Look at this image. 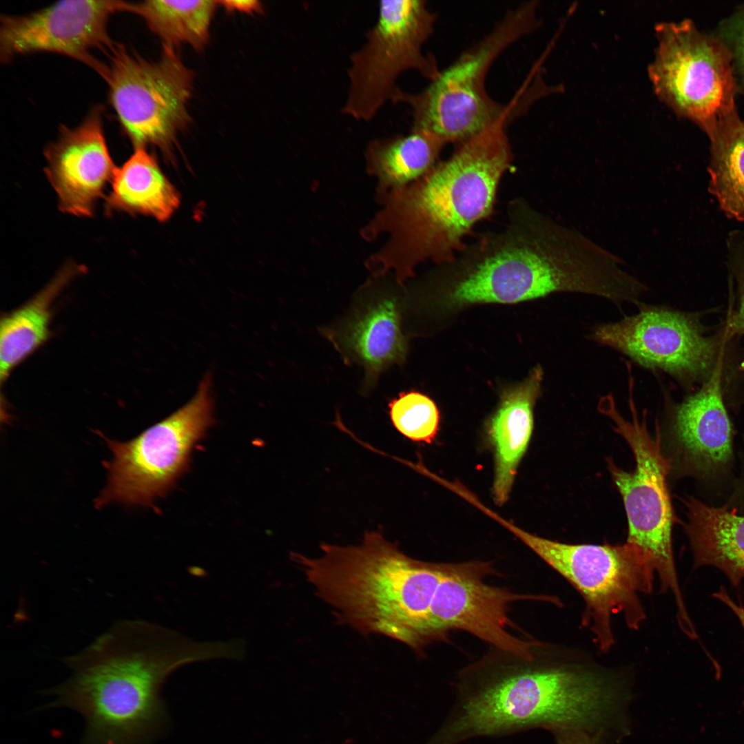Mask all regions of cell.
Returning <instances> with one entry per match:
<instances>
[{
  "mask_svg": "<svg viewBox=\"0 0 744 744\" xmlns=\"http://www.w3.org/2000/svg\"><path fill=\"white\" fill-rule=\"evenodd\" d=\"M721 363L700 390L678 404L670 426L674 460L684 474H722L733 457V430L723 401Z\"/></svg>",
  "mask_w": 744,
  "mask_h": 744,
  "instance_id": "cell-17",
  "label": "cell"
},
{
  "mask_svg": "<svg viewBox=\"0 0 744 744\" xmlns=\"http://www.w3.org/2000/svg\"><path fill=\"white\" fill-rule=\"evenodd\" d=\"M446 145L431 133L413 129L406 134L376 138L366 147V167L378 179L383 195L428 173L438 163Z\"/></svg>",
  "mask_w": 744,
  "mask_h": 744,
  "instance_id": "cell-23",
  "label": "cell"
},
{
  "mask_svg": "<svg viewBox=\"0 0 744 744\" xmlns=\"http://www.w3.org/2000/svg\"><path fill=\"white\" fill-rule=\"evenodd\" d=\"M338 335L341 349L363 366L367 385H373L385 369L405 358L406 342L399 302L391 293L369 302Z\"/></svg>",
  "mask_w": 744,
  "mask_h": 744,
  "instance_id": "cell-19",
  "label": "cell"
},
{
  "mask_svg": "<svg viewBox=\"0 0 744 744\" xmlns=\"http://www.w3.org/2000/svg\"><path fill=\"white\" fill-rule=\"evenodd\" d=\"M505 527L579 591L586 603L583 623L601 650L614 643L612 614H623L629 628H639L645 616L639 595L651 592L654 570L637 547L565 544L510 521Z\"/></svg>",
  "mask_w": 744,
  "mask_h": 744,
  "instance_id": "cell-8",
  "label": "cell"
},
{
  "mask_svg": "<svg viewBox=\"0 0 744 744\" xmlns=\"http://www.w3.org/2000/svg\"><path fill=\"white\" fill-rule=\"evenodd\" d=\"M648 74L657 96L710 135L736 114L730 50L689 20L663 22Z\"/></svg>",
  "mask_w": 744,
  "mask_h": 744,
  "instance_id": "cell-11",
  "label": "cell"
},
{
  "mask_svg": "<svg viewBox=\"0 0 744 744\" xmlns=\"http://www.w3.org/2000/svg\"><path fill=\"white\" fill-rule=\"evenodd\" d=\"M623 261L526 200H513L502 229L466 245L438 266L448 273L451 303L512 304L557 292L623 302L632 287Z\"/></svg>",
  "mask_w": 744,
  "mask_h": 744,
  "instance_id": "cell-1",
  "label": "cell"
},
{
  "mask_svg": "<svg viewBox=\"0 0 744 744\" xmlns=\"http://www.w3.org/2000/svg\"><path fill=\"white\" fill-rule=\"evenodd\" d=\"M85 269L70 263L36 296L5 314L0 323V378L3 383L11 371L49 338L53 302L61 292Z\"/></svg>",
  "mask_w": 744,
  "mask_h": 744,
  "instance_id": "cell-21",
  "label": "cell"
},
{
  "mask_svg": "<svg viewBox=\"0 0 744 744\" xmlns=\"http://www.w3.org/2000/svg\"><path fill=\"white\" fill-rule=\"evenodd\" d=\"M212 379L206 373L190 401L132 440L105 438L113 459L105 464L107 486L97 507L111 502L151 504L188 468L194 446L214 422Z\"/></svg>",
  "mask_w": 744,
  "mask_h": 744,
  "instance_id": "cell-10",
  "label": "cell"
},
{
  "mask_svg": "<svg viewBox=\"0 0 744 744\" xmlns=\"http://www.w3.org/2000/svg\"><path fill=\"white\" fill-rule=\"evenodd\" d=\"M543 375L538 365L522 382L504 391L488 423L487 437L495 462L492 495L498 506L508 500L519 465L528 447Z\"/></svg>",
  "mask_w": 744,
  "mask_h": 744,
  "instance_id": "cell-18",
  "label": "cell"
},
{
  "mask_svg": "<svg viewBox=\"0 0 744 744\" xmlns=\"http://www.w3.org/2000/svg\"><path fill=\"white\" fill-rule=\"evenodd\" d=\"M393 427L415 442L431 444L439 431L440 413L435 402L415 390L402 391L388 404Z\"/></svg>",
  "mask_w": 744,
  "mask_h": 744,
  "instance_id": "cell-26",
  "label": "cell"
},
{
  "mask_svg": "<svg viewBox=\"0 0 744 744\" xmlns=\"http://www.w3.org/2000/svg\"><path fill=\"white\" fill-rule=\"evenodd\" d=\"M436 16L423 0L379 2L375 21L363 44L349 56L348 88L341 113L356 121H373L402 88L398 79L415 71L429 81L440 70L424 46L433 33Z\"/></svg>",
  "mask_w": 744,
  "mask_h": 744,
  "instance_id": "cell-9",
  "label": "cell"
},
{
  "mask_svg": "<svg viewBox=\"0 0 744 744\" xmlns=\"http://www.w3.org/2000/svg\"><path fill=\"white\" fill-rule=\"evenodd\" d=\"M44 156L45 172L56 193L59 209L76 216H92L117 168L106 143L101 107H94L75 127H62Z\"/></svg>",
  "mask_w": 744,
  "mask_h": 744,
  "instance_id": "cell-16",
  "label": "cell"
},
{
  "mask_svg": "<svg viewBox=\"0 0 744 744\" xmlns=\"http://www.w3.org/2000/svg\"><path fill=\"white\" fill-rule=\"evenodd\" d=\"M712 597L721 601L734 613L744 631V607L736 603L723 586L718 591L714 592Z\"/></svg>",
  "mask_w": 744,
  "mask_h": 744,
  "instance_id": "cell-31",
  "label": "cell"
},
{
  "mask_svg": "<svg viewBox=\"0 0 744 744\" xmlns=\"http://www.w3.org/2000/svg\"><path fill=\"white\" fill-rule=\"evenodd\" d=\"M227 11H238L245 13L258 12L262 10V5L258 1H217Z\"/></svg>",
  "mask_w": 744,
  "mask_h": 744,
  "instance_id": "cell-30",
  "label": "cell"
},
{
  "mask_svg": "<svg viewBox=\"0 0 744 744\" xmlns=\"http://www.w3.org/2000/svg\"><path fill=\"white\" fill-rule=\"evenodd\" d=\"M233 652L229 640L198 641L158 623L121 620L62 659L71 676L51 694L55 705L84 717L85 744H142L165 722L160 690L169 675Z\"/></svg>",
  "mask_w": 744,
  "mask_h": 744,
  "instance_id": "cell-2",
  "label": "cell"
},
{
  "mask_svg": "<svg viewBox=\"0 0 744 744\" xmlns=\"http://www.w3.org/2000/svg\"><path fill=\"white\" fill-rule=\"evenodd\" d=\"M556 744H610L586 733L577 731H561L555 733Z\"/></svg>",
  "mask_w": 744,
  "mask_h": 744,
  "instance_id": "cell-29",
  "label": "cell"
},
{
  "mask_svg": "<svg viewBox=\"0 0 744 744\" xmlns=\"http://www.w3.org/2000/svg\"><path fill=\"white\" fill-rule=\"evenodd\" d=\"M732 34L733 55L742 73L744 74V10L732 23L730 30Z\"/></svg>",
  "mask_w": 744,
  "mask_h": 744,
  "instance_id": "cell-28",
  "label": "cell"
},
{
  "mask_svg": "<svg viewBox=\"0 0 744 744\" xmlns=\"http://www.w3.org/2000/svg\"><path fill=\"white\" fill-rule=\"evenodd\" d=\"M708 137L710 194L727 216L744 221V121L735 114Z\"/></svg>",
  "mask_w": 744,
  "mask_h": 744,
  "instance_id": "cell-24",
  "label": "cell"
},
{
  "mask_svg": "<svg viewBox=\"0 0 744 744\" xmlns=\"http://www.w3.org/2000/svg\"><path fill=\"white\" fill-rule=\"evenodd\" d=\"M218 6L214 1H144L132 3L131 12L141 17L163 45L187 43L202 50L209 39Z\"/></svg>",
  "mask_w": 744,
  "mask_h": 744,
  "instance_id": "cell-25",
  "label": "cell"
},
{
  "mask_svg": "<svg viewBox=\"0 0 744 744\" xmlns=\"http://www.w3.org/2000/svg\"><path fill=\"white\" fill-rule=\"evenodd\" d=\"M510 121L504 118L486 127L418 180L382 195L383 207L365 231L370 238L387 235L369 260L374 273L392 271L402 285L419 265H442L463 250L474 227L491 215L513 162Z\"/></svg>",
  "mask_w": 744,
  "mask_h": 744,
  "instance_id": "cell-3",
  "label": "cell"
},
{
  "mask_svg": "<svg viewBox=\"0 0 744 744\" xmlns=\"http://www.w3.org/2000/svg\"><path fill=\"white\" fill-rule=\"evenodd\" d=\"M730 335L705 336L692 315L643 306L634 316L596 327L591 336L643 367L690 383L711 376L721 363L723 338Z\"/></svg>",
  "mask_w": 744,
  "mask_h": 744,
  "instance_id": "cell-13",
  "label": "cell"
},
{
  "mask_svg": "<svg viewBox=\"0 0 744 744\" xmlns=\"http://www.w3.org/2000/svg\"><path fill=\"white\" fill-rule=\"evenodd\" d=\"M104 79L122 129L136 148L167 151L187 127L193 72L173 47L163 45L157 61H148L121 44L108 52Z\"/></svg>",
  "mask_w": 744,
  "mask_h": 744,
  "instance_id": "cell-12",
  "label": "cell"
},
{
  "mask_svg": "<svg viewBox=\"0 0 744 744\" xmlns=\"http://www.w3.org/2000/svg\"><path fill=\"white\" fill-rule=\"evenodd\" d=\"M132 3L123 1L68 0L21 15L1 17L0 59L34 52L64 55L91 67L103 78L107 65L92 54L109 52L114 45L107 32L110 17L131 12Z\"/></svg>",
  "mask_w": 744,
  "mask_h": 744,
  "instance_id": "cell-14",
  "label": "cell"
},
{
  "mask_svg": "<svg viewBox=\"0 0 744 744\" xmlns=\"http://www.w3.org/2000/svg\"><path fill=\"white\" fill-rule=\"evenodd\" d=\"M629 696L604 673L570 665H526L488 681L464 700L443 744L526 727L608 738L624 724Z\"/></svg>",
  "mask_w": 744,
  "mask_h": 744,
  "instance_id": "cell-5",
  "label": "cell"
},
{
  "mask_svg": "<svg viewBox=\"0 0 744 744\" xmlns=\"http://www.w3.org/2000/svg\"><path fill=\"white\" fill-rule=\"evenodd\" d=\"M684 504L688 517L684 528L693 552L694 567H715L732 586L738 588L744 579V516L692 497Z\"/></svg>",
  "mask_w": 744,
  "mask_h": 744,
  "instance_id": "cell-20",
  "label": "cell"
},
{
  "mask_svg": "<svg viewBox=\"0 0 744 744\" xmlns=\"http://www.w3.org/2000/svg\"><path fill=\"white\" fill-rule=\"evenodd\" d=\"M485 563L444 564L431 607L432 629L438 635L451 629L468 632L497 649L532 661L535 644L506 630L509 605L535 597L519 595L485 583Z\"/></svg>",
  "mask_w": 744,
  "mask_h": 744,
  "instance_id": "cell-15",
  "label": "cell"
},
{
  "mask_svg": "<svg viewBox=\"0 0 744 744\" xmlns=\"http://www.w3.org/2000/svg\"><path fill=\"white\" fill-rule=\"evenodd\" d=\"M320 548L318 557H291L340 623L415 650L436 637L430 612L444 564L409 557L380 530L366 531L358 545Z\"/></svg>",
  "mask_w": 744,
  "mask_h": 744,
  "instance_id": "cell-4",
  "label": "cell"
},
{
  "mask_svg": "<svg viewBox=\"0 0 744 744\" xmlns=\"http://www.w3.org/2000/svg\"><path fill=\"white\" fill-rule=\"evenodd\" d=\"M633 380H629L631 419L626 420L616 409L611 395L602 397L600 411L613 422L614 430L629 444L635 468L627 472L608 460V470L623 501L628 521L626 542L637 547L659 575L661 590L674 597L679 616L688 613L678 580L672 539L675 521L667 484L671 460L662 451L657 425L654 437L650 434L646 413L640 418L632 395Z\"/></svg>",
  "mask_w": 744,
  "mask_h": 744,
  "instance_id": "cell-7",
  "label": "cell"
},
{
  "mask_svg": "<svg viewBox=\"0 0 744 744\" xmlns=\"http://www.w3.org/2000/svg\"><path fill=\"white\" fill-rule=\"evenodd\" d=\"M727 258L737 285L738 309L731 318L729 329L732 334L744 333V233L732 232L727 240Z\"/></svg>",
  "mask_w": 744,
  "mask_h": 744,
  "instance_id": "cell-27",
  "label": "cell"
},
{
  "mask_svg": "<svg viewBox=\"0 0 744 744\" xmlns=\"http://www.w3.org/2000/svg\"><path fill=\"white\" fill-rule=\"evenodd\" d=\"M111 184L112 190L105 198L107 214L125 212L164 222L180 205L176 189L145 148H136L121 167L116 168Z\"/></svg>",
  "mask_w": 744,
  "mask_h": 744,
  "instance_id": "cell-22",
  "label": "cell"
},
{
  "mask_svg": "<svg viewBox=\"0 0 744 744\" xmlns=\"http://www.w3.org/2000/svg\"><path fill=\"white\" fill-rule=\"evenodd\" d=\"M536 1L508 10L477 43L440 71L423 90H402L395 104L410 110L411 129L431 133L446 145H457L504 118L524 112L531 94L522 89L507 104L492 99L486 87L491 66L508 48L539 26Z\"/></svg>",
  "mask_w": 744,
  "mask_h": 744,
  "instance_id": "cell-6",
  "label": "cell"
}]
</instances>
